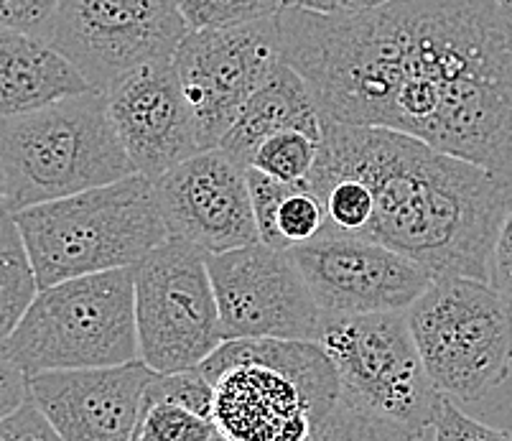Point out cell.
<instances>
[{
	"instance_id": "d4e9b609",
	"label": "cell",
	"mask_w": 512,
	"mask_h": 441,
	"mask_svg": "<svg viewBox=\"0 0 512 441\" xmlns=\"http://www.w3.org/2000/svg\"><path fill=\"white\" fill-rule=\"evenodd\" d=\"M431 431H434V441H512L510 431L472 419L469 413L456 406V401L446 396H441L436 406Z\"/></svg>"
},
{
	"instance_id": "603a6c76",
	"label": "cell",
	"mask_w": 512,
	"mask_h": 441,
	"mask_svg": "<svg viewBox=\"0 0 512 441\" xmlns=\"http://www.w3.org/2000/svg\"><path fill=\"white\" fill-rule=\"evenodd\" d=\"M321 141L299 131H283L265 138L250 156L248 169H258L283 184H301L309 179L316 159H319Z\"/></svg>"
},
{
	"instance_id": "6da1fadb",
	"label": "cell",
	"mask_w": 512,
	"mask_h": 441,
	"mask_svg": "<svg viewBox=\"0 0 512 441\" xmlns=\"http://www.w3.org/2000/svg\"><path fill=\"white\" fill-rule=\"evenodd\" d=\"M278 31L321 120L406 133L512 179L505 0H393L355 16L291 6Z\"/></svg>"
},
{
	"instance_id": "4316f807",
	"label": "cell",
	"mask_w": 512,
	"mask_h": 441,
	"mask_svg": "<svg viewBox=\"0 0 512 441\" xmlns=\"http://www.w3.org/2000/svg\"><path fill=\"white\" fill-rule=\"evenodd\" d=\"M0 441H62V436L29 401L6 421H0Z\"/></svg>"
},
{
	"instance_id": "9c48e42d",
	"label": "cell",
	"mask_w": 512,
	"mask_h": 441,
	"mask_svg": "<svg viewBox=\"0 0 512 441\" xmlns=\"http://www.w3.org/2000/svg\"><path fill=\"white\" fill-rule=\"evenodd\" d=\"M133 271L138 357L161 375L199 368L225 342L207 253L166 240Z\"/></svg>"
},
{
	"instance_id": "9a60e30c",
	"label": "cell",
	"mask_w": 512,
	"mask_h": 441,
	"mask_svg": "<svg viewBox=\"0 0 512 441\" xmlns=\"http://www.w3.org/2000/svg\"><path fill=\"white\" fill-rule=\"evenodd\" d=\"M107 110L136 174L151 181L202 151L174 59L143 64L105 90Z\"/></svg>"
},
{
	"instance_id": "4dcf8cb0",
	"label": "cell",
	"mask_w": 512,
	"mask_h": 441,
	"mask_svg": "<svg viewBox=\"0 0 512 441\" xmlns=\"http://www.w3.org/2000/svg\"><path fill=\"white\" fill-rule=\"evenodd\" d=\"M0 212H6V197H3V171H0Z\"/></svg>"
},
{
	"instance_id": "7c38bea8",
	"label": "cell",
	"mask_w": 512,
	"mask_h": 441,
	"mask_svg": "<svg viewBox=\"0 0 512 441\" xmlns=\"http://www.w3.org/2000/svg\"><path fill=\"white\" fill-rule=\"evenodd\" d=\"M281 62L278 16L232 29H189L174 51L202 151L220 146L242 105Z\"/></svg>"
},
{
	"instance_id": "8fae6325",
	"label": "cell",
	"mask_w": 512,
	"mask_h": 441,
	"mask_svg": "<svg viewBox=\"0 0 512 441\" xmlns=\"http://www.w3.org/2000/svg\"><path fill=\"white\" fill-rule=\"evenodd\" d=\"M225 340H319L324 311L288 250L265 243L207 255Z\"/></svg>"
},
{
	"instance_id": "7402d4cb",
	"label": "cell",
	"mask_w": 512,
	"mask_h": 441,
	"mask_svg": "<svg viewBox=\"0 0 512 441\" xmlns=\"http://www.w3.org/2000/svg\"><path fill=\"white\" fill-rule=\"evenodd\" d=\"M217 434L209 416L146 391L133 441H212Z\"/></svg>"
},
{
	"instance_id": "277c9868",
	"label": "cell",
	"mask_w": 512,
	"mask_h": 441,
	"mask_svg": "<svg viewBox=\"0 0 512 441\" xmlns=\"http://www.w3.org/2000/svg\"><path fill=\"white\" fill-rule=\"evenodd\" d=\"M39 291L133 268L169 240L156 181L143 174L13 212Z\"/></svg>"
},
{
	"instance_id": "d6a6232c",
	"label": "cell",
	"mask_w": 512,
	"mask_h": 441,
	"mask_svg": "<svg viewBox=\"0 0 512 441\" xmlns=\"http://www.w3.org/2000/svg\"><path fill=\"white\" fill-rule=\"evenodd\" d=\"M505 3H507V6H510V8H512V0H505Z\"/></svg>"
},
{
	"instance_id": "4fadbf2b",
	"label": "cell",
	"mask_w": 512,
	"mask_h": 441,
	"mask_svg": "<svg viewBox=\"0 0 512 441\" xmlns=\"http://www.w3.org/2000/svg\"><path fill=\"white\" fill-rule=\"evenodd\" d=\"M288 253L329 317L408 311L434 281L431 273L388 245L334 230H324Z\"/></svg>"
},
{
	"instance_id": "e0dca14e",
	"label": "cell",
	"mask_w": 512,
	"mask_h": 441,
	"mask_svg": "<svg viewBox=\"0 0 512 441\" xmlns=\"http://www.w3.org/2000/svg\"><path fill=\"white\" fill-rule=\"evenodd\" d=\"M283 131H299L321 141V115L314 95L304 77L281 59L242 105L235 125L217 148L248 169L255 148Z\"/></svg>"
},
{
	"instance_id": "f1b7e54d",
	"label": "cell",
	"mask_w": 512,
	"mask_h": 441,
	"mask_svg": "<svg viewBox=\"0 0 512 441\" xmlns=\"http://www.w3.org/2000/svg\"><path fill=\"white\" fill-rule=\"evenodd\" d=\"M490 283L512 301V210L502 222L490 258Z\"/></svg>"
},
{
	"instance_id": "f546056e",
	"label": "cell",
	"mask_w": 512,
	"mask_h": 441,
	"mask_svg": "<svg viewBox=\"0 0 512 441\" xmlns=\"http://www.w3.org/2000/svg\"><path fill=\"white\" fill-rule=\"evenodd\" d=\"M393 0H293V8L319 13V16H355V13L375 11Z\"/></svg>"
},
{
	"instance_id": "ac0fdd59",
	"label": "cell",
	"mask_w": 512,
	"mask_h": 441,
	"mask_svg": "<svg viewBox=\"0 0 512 441\" xmlns=\"http://www.w3.org/2000/svg\"><path fill=\"white\" fill-rule=\"evenodd\" d=\"M90 90L85 77L49 41L0 29V120Z\"/></svg>"
},
{
	"instance_id": "44dd1931",
	"label": "cell",
	"mask_w": 512,
	"mask_h": 441,
	"mask_svg": "<svg viewBox=\"0 0 512 441\" xmlns=\"http://www.w3.org/2000/svg\"><path fill=\"white\" fill-rule=\"evenodd\" d=\"M327 230V204L311 189L291 184L273 212L271 230L260 243L278 250H291L319 238Z\"/></svg>"
},
{
	"instance_id": "52a82bcc",
	"label": "cell",
	"mask_w": 512,
	"mask_h": 441,
	"mask_svg": "<svg viewBox=\"0 0 512 441\" xmlns=\"http://www.w3.org/2000/svg\"><path fill=\"white\" fill-rule=\"evenodd\" d=\"M408 327L441 396L482 401L512 373V301L490 281L434 278L408 306Z\"/></svg>"
},
{
	"instance_id": "484cf974",
	"label": "cell",
	"mask_w": 512,
	"mask_h": 441,
	"mask_svg": "<svg viewBox=\"0 0 512 441\" xmlns=\"http://www.w3.org/2000/svg\"><path fill=\"white\" fill-rule=\"evenodd\" d=\"M62 0H0V29L49 41Z\"/></svg>"
},
{
	"instance_id": "ba28073f",
	"label": "cell",
	"mask_w": 512,
	"mask_h": 441,
	"mask_svg": "<svg viewBox=\"0 0 512 441\" xmlns=\"http://www.w3.org/2000/svg\"><path fill=\"white\" fill-rule=\"evenodd\" d=\"M337 370L342 396L426 436L441 393L428 378L406 311L329 317L319 340Z\"/></svg>"
},
{
	"instance_id": "5b68a950",
	"label": "cell",
	"mask_w": 512,
	"mask_h": 441,
	"mask_svg": "<svg viewBox=\"0 0 512 441\" xmlns=\"http://www.w3.org/2000/svg\"><path fill=\"white\" fill-rule=\"evenodd\" d=\"M6 212L72 197L133 176L105 92H79L0 120Z\"/></svg>"
},
{
	"instance_id": "5bb4252c",
	"label": "cell",
	"mask_w": 512,
	"mask_h": 441,
	"mask_svg": "<svg viewBox=\"0 0 512 441\" xmlns=\"http://www.w3.org/2000/svg\"><path fill=\"white\" fill-rule=\"evenodd\" d=\"M169 240L207 255L260 243L248 169L220 148L199 151L156 179Z\"/></svg>"
},
{
	"instance_id": "7a4b0ae2",
	"label": "cell",
	"mask_w": 512,
	"mask_h": 441,
	"mask_svg": "<svg viewBox=\"0 0 512 441\" xmlns=\"http://www.w3.org/2000/svg\"><path fill=\"white\" fill-rule=\"evenodd\" d=\"M319 176H355L370 187L372 220L362 238L406 255L431 278L490 281L492 248L512 210V179L406 133L329 120H321L309 179Z\"/></svg>"
},
{
	"instance_id": "2e32d148",
	"label": "cell",
	"mask_w": 512,
	"mask_h": 441,
	"mask_svg": "<svg viewBox=\"0 0 512 441\" xmlns=\"http://www.w3.org/2000/svg\"><path fill=\"white\" fill-rule=\"evenodd\" d=\"M156 370L143 360L29 375V401L62 441H133Z\"/></svg>"
},
{
	"instance_id": "8992f818",
	"label": "cell",
	"mask_w": 512,
	"mask_h": 441,
	"mask_svg": "<svg viewBox=\"0 0 512 441\" xmlns=\"http://www.w3.org/2000/svg\"><path fill=\"white\" fill-rule=\"evenodd\" d=\"M3 347L26 375L141 360L136 271L118 268L41 289Z\"/></svg>"
},
{
	"instance_id": "cb8c5ba5",
	"label": "cell",
	"mask_w": 512,
	"mask_h": 441,
	"mask_svg": "<svg viewBox=\"0 0 512 441\" xmlns=\"http://www.w3.org/2000/svg\"><path fill=\"white\" fill-rule=\"evenodd\" d=\"M189 29H232L268 21L293 6V0H176Z\"/></svg>"
},
{
	"instance_id": "83f0119b",
	"label": "cell",
	"mask_w": 512,
	"mask_h": 441,
	"mask_svg": "<svg viewBox=\"0 0 512 441\" xmlns=\"http://www.w3.org/2000/svg\"><path fill=\"white\" fill-rule=\"evenodd\" d=\"M29 403V375L18 368L6 347L0 345V421Z\"/></svg>"
},
{
	"instance_id": "d6986e66",
	"label": "cell",
	"mask_w": 512,
	"mask_h": 441,
	"mask_svg": "<svg viewBox=\"0 0 512 441\" xmlns=\"http://www.w3.org/2000/svg\"><path fill=\"white\" fill-rule=\"evenodd\" d=\"M39 294L34 266L13 212H0V345L16 332Z\"/></svg>"
},
{
	"instance_id": "ffe728a7",
	"label": "cell",
	"mask_w": 512,
	"mask_h": 441,
	"mask_svg": "<svg viewBox=\"0 0 512 441\" xmlns=\"http://www.w3.org/2000/svg\"><path fill=\"white\" fill-rule=\"evenodd\" d=\"M306 441H423V436L339 396L337 403L311 424Z\"/></svg>"
},
{
	"instance_id": "3957f363",
	"label": "cell",
	"mask_w": 512,
	"mask_h": 441,
	"mask_svg": "<svg viewBox=\"0 0 512 441\" xmlns=\"http://www.w3.org/2000/svg\"><path fill=\"white\" fill-rule=\"evenodd\" d=\"M199 370L214 388V426L230 441H306L342 396L332 360L309 340H225Z\"/></svg>"
},
{
	"instance_id": "30bf717a",
	"label": "cell",
	"mask_w": 512,
	"mask_h": 441,
	"mask_svg": "<svg viewBox=\"0 0 512 441\" xmlns=\"http://www.w3.org/2000/svg\"><path fill=\"white\" fill-rule=\"evenodd\" d=\"M189 34L176 0H62L49 44L105 92L143 64L174 59Z\"/></svg>"
},
{
	"instance_id": "1f68e13d",
	"label": "cell",
	"mask_w": 512,
	"mask_h": 441,
	"mask_svg": "<svg viewBox=\"0 0 512 441\" xmlns=\"http://www.w3.org/2000/svg\"><path fill=\"white\" fill-rule=\"evenodd\" d=\"M212 441H230V439H225V436H222V434H217Z\"/></svg>"
}]
</instances>
